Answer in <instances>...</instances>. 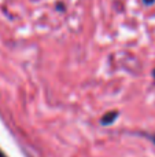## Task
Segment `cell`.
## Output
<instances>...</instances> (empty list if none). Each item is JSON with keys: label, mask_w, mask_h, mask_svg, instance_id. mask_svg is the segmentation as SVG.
<instances>
[{"label": "cell", "mask_w": 155, "mask_h": 157, "mask_svg": "<svg viewBox=\"0 0 155 157\" xmlns=\"http://www.w3.org/2000/svg\"><path fill=\"white\" fill-rule=\"evenodd\" d=\"M118 112L117 110H113V112H109V113H106L103 117L100 119V123L102 125H111L115 121V120L118 119Z\"/></svg>", "instance_id": "1"}, {"label": "cell", "mask_w": 155, "mask_h": 157, "mask_svg": "<svg viewBox=\"0 0 155 157\" xmlns=\"http://www.w3.org/2000/svg\"><path fill=\"white\" fill-rule=\"evenodd\" d=\"M143 2H144L146 4H153V3L155 2V0H143Z\"/></svg>", "instance_id": "2"}, {"label": "cell", "mask_w": 155, "mask_h": 157, "mask_svg": "<svg viewBox=\"0 0 155 157\" xmlns=\"http://www.w3.org/2000/svg\"><path fill=\"white\" fill-rule=\"evenodd\" d=\"M0 157H7V156H5V155H4V153H3V152H2V150H0Z\"/></svg>", "instance_id": "3"}, {"label": "cell", "mask_w": 155, "mask_h": 157, "mask_svg": "<svg viewBox=\"0 0 155 157\" xmlns=\"http://www.w3.org/2000/svg\"><path fill=\"white\" fill-rule=\"evenodd\" d=\"M151 141H153L154 144H155V135H153V136H151Z\"/></svg>", "instance_id": "4"}, {"label": "cell", "mask_w": 155, "mask_h": 157, "mask_svg": "<svg viewBox=\"0 0 155 157\" xmlns=\"http://www.w3.org/2000/svg\"><path fill=\"white\" fill-rule=\"evenodd\" d=\"M153 75H154V77H155V71H154V72H153Z\"/></svg>", "instance_id": "5"}]
</instances>
